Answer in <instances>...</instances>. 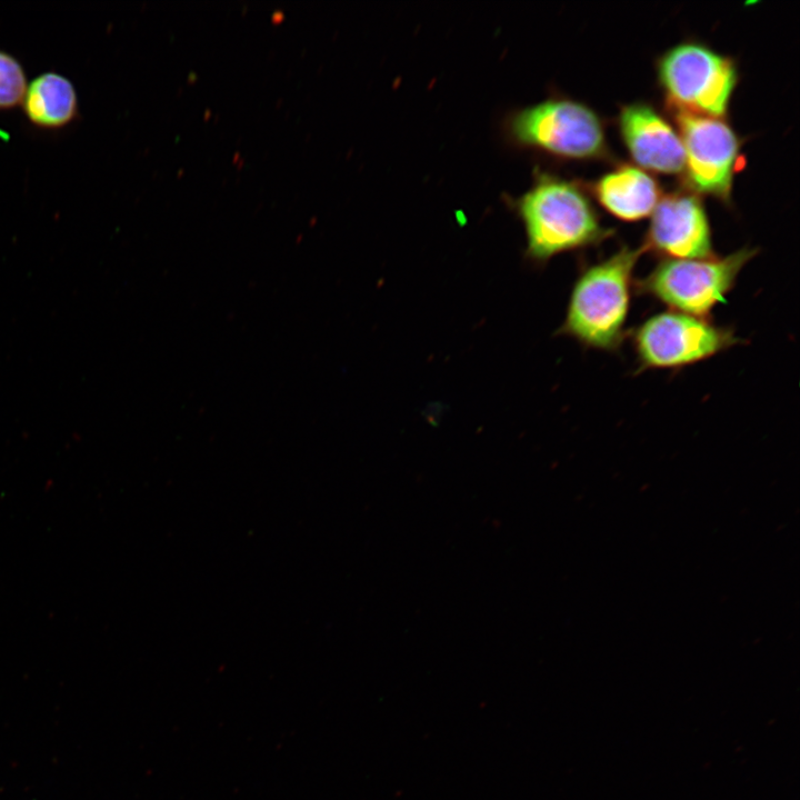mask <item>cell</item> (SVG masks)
<instances>
[{
	"label": "cell",
	"instance_id": "cell-1",
	"mask_svg": "<svg viewBox=\"0 0 800 800\" xmlns=\"http://www.w3.org/2000/svg\"><path fill=\"white\" fill-rule=\"evenodd\" d=\"M504 203L523 227L524 259L544 267L558 254L596 247L614 229L601 223L588 188L578 180L534 167L532 182Z\"/></svg>",
	"mask_w": 800,
	"mask_h": 800
},
{
	"label": "cell",
	"instance_id": "cell-2",
	"mask_svg": "<svg viewBox=\"0 0 800 800\" xmlns=\"http://www.w3.org/2000/svg\"><path fill=\"white\" fill-rule=\"evenodd\" d=\"M642 247L621 246L613 254L581 268L557 333L587 349L618 351L628 337L633 272Z\"/></svg>",
	"mask_w": 800,
	"mask_h": 800
},
{
	"label": "cell",
	"instance_id": "cell-3",
	"mask_svg": "<svg viewBox=\"0 0 800 800\" xmlns=\"http://www.w3.org/2000/svg\"><path fill=\"white\" fill-rule=\"evenodd\" d=\"M500 132L511 149L557 161L611 158L602 118L586 103L561 94L509 110Z\"/></svg>",
	"mask_w": 800,
	"mask_h": 800
},
{
	"label": "cell",
	"instance_id": "cell-4",
	"mask_svg": "<svg viewBox=\"0 0 800 800\" xmlns=\"http://www.w3.org/2000/svg\"><path fill=\"white\" fill-rule=\"evenodd\" d=\"M657 79L672 113L726 118L739 71L731 57L690 40L658 58Z\"/></svg>",
	"mask_w": 800,
	"mask_h": 800
},
{
	"label": "cell",
	"instance_id": "cell-5",
	"mask_svg": "<svg viewBox=\"0 0 800 800\" xmlns=\"http://www.w3.org/2000/svg\"><path fill=\"white\" fill-rule=\"evenodd\" d=\"M758 249L743 247L727 256L703 259H661L634 291L668 306L671 310L708 318L724 302L744 266Z\"/></svg>",
	"mask_w": 800,
	"mask_h": 800
},
{
	"label": "cell",
	"instance_id": "cell-6",
	"mask_svg": "<svg viewBox=\"0 0 800 800\" xmlns=\"http://www.w3.org/2000/svg\"><path fill=\"white\" fill-rule=\"evenodd\" d=\"M628 334L638 371L681 369L744 343L732 328L674 310L648 317Z\"/></svg>",
	"mask_w": 800,
	"mask_h": 800
},
{
	"label": "cell",
	"instance_id": "cell-7",
	"mask_svg": "<svg viewBox=\"0 0 800 800\" xmlns=\"http://www.w3.org/2000/svg\"><path fill=\"white\" fill-rule=\"evenodd\" d=\"M683 150V182L698 196L731 203L741 140L724 118L673 113Z\"/></svg>",
	"mask_w": 800,
	"mask_h": 800
},
{
	"label": "cell",
	"instance_id": "cell-8",
	"mask_svg": "<svg viewBox=\"0 0 800 800\" xmlns=\"http://www.w3.org/2000/svg\"><path fill=\"white\" fill-rule=\"evenodd\" d=\"M641 247L661 259L714 257L711 227L701 197L686 188L662 194L651 213Z\"/></svg>",
	"mask_w": 800,
	"mask_h": 800
},
{
	"label": "cell",
	"instance_id": "cell-9",
	"mask_svg": "<svg viewBox=\"0 0 800 800\" xmlns=\"http://www.w3.org/2000/svg\"><path fill=\"white\" fill-rule=\"evenodd\" d=\"M617 123L637 167L661 174L682 173L684 150L678 128L652 104L644 101L623 104Z\"/></svg>",
	"mask_w": 800,
	"mask_h": 800
},
{
	"label": "cell",
	"instance_id": "cell-10",
	"mask_svg": "<svg viewBox=\"0 0 800 800\" xmlns=\"http://www.w3.org/2000/svg\"><path fill=\"white\" fill-rule=\"evenodd\" d=\"M587 188L607 212L627 222L651 216L662 197L659 182L629 163H619Z\"/></svg>",
	"mask_w": 800,
	"mask_h": 800
},
{
	"label": "cell",
	"instance_id": "cell-11",
	"mask_svg": "<svg viewBox=\"0 0 800 800\" xmlns=\"http://www.w3.org/2000/svg\"><path fill=\"white\" fill-rule=\"evenodd\" d=\"M21 104L28 120L42 129L62 128L78 113L72 82L54 71L43 72L28 83Z\"/></svg>",
	"mask_w": 800,
	"mask_h": 800
},
{
	"label": "cell",
	"instance_id": "cell-12",
	"mask_svg": "<svg viewBox=\"0 0 800 800\" xmlns=\"http://www.w3.org/2000/svg\"><path fill=\"white\" fill-rule=\"evenodd\" d=\"M27 86L24 69L19 60L0 50V110L21 104Z\"/></svg>",
	"mask_w": 800,
	"mask_h": 800
}]
</instances>
